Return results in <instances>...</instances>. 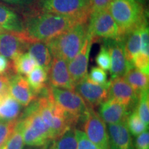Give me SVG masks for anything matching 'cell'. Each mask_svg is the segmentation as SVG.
Returning a JSON list of instances; mask_svg holds the SVG:
<instances>
[{"label":"cell","mask_w":149,"mask_h":149,"mask_svg":"<svg viewBox=\"0 0 149 149\" xmlns=\"http://www.w3.org/2000/svg\"><path fill=\"white\" fill-rule=\"evenodd\" d=\"M88 21L61 15L33 11L23 22L24 33L31 43L47 42L79 23Z\"/></svg>","instance_id":"obj_1"},{"label":"cell","mask_w":149,"mask_h":149,"mask_svg":"<svg viewBox=\"0 0 149 149\" xmlns=\"http://www.w3.org/2000/svg\"><path fill=\"white\" fill-rule=\"evenodd\" d=\"M39 95L35 100L37 110L49 128L53 140L58 138L68 130L74 128L78 122L55 103L48 86Z\"/></svg>","instance_id":"obj_2"},{"label":"cell","mask_w":149,"mask_h":149,"mask_svg":"<svg viewBox=\"0 0 149 149\" xmlns=\"http://www.w3.org/2000/svg\"><path fill=\"white\" fill-rule=\"evenodd\" d=\"M108 10L118 27L120 40L147 22L146 12L137 0H112Z\"/></svg>","instance_id":"obj_3"},{"label":"cell","mask_w":149,"mask_h":149,"mask_svg":"<svg viewBox=\"0 0 149 149\" xmlns=\"http://www.w3.org/2000/svg\"><path fill=\"white\" fill-rule=\"evenodd\" d=\"M88 22L79 23L46 42L53 57L69 62L82 48L88 33Z\"/></svg>","instance_id":"obj_4"},{"label":"cell","mask_w":149,"mask_h":149,"mask_svg":"<svg viewBox=\"0 0 149 149\" xmlns=\"http://www.w3.org/2000/svg\"><path fill=\"white\" fill-rule=\"evenodd\" d=\"M20 117L23 127L24 142L29 146H42L53 141L49 128L43 121L34 101L28 106Z\"/></svg>","instance_id":"obj_5"},{"label":"cell","mask_w":149,"mask_h":149,"mask_svg":"<svg viewBox=\"0 0 149 149\" xmlns=\"http://www.w3.org/2000/svg\"><path fill=\"white\" fill-rule=\"evenodd\" d=\"M38 11L51 13L88 21L91 0H37Z\"/></svg>","instance_id":"obj_6"},{"label":"cell","mask_w":149,"mask_h":149,"mask_svg":"<svg viewBox=\"0 0 149 149\" xmlns=\"http://www.w3.org/2000/svg\"><path fill=\"white\" fill-rule=\"evenodd\" d=\"M48 89L53 100L61 109L77 122L81 120L88 107L77 92L51 86H48Z\"/></svg>","instance_id":"obj_7"},{"label":"cell","mask_w":149,"mask_h":149,"mask_svg":"<svg viewBox=\"0 0 149 149\" xmlns=\"http://www.w3.org/2000/svg\"><path fill=\"white\" fill-rule=\"evenodd\" d=\"M88 33L93 42L97 40L120 39L119 30L108 8L91 14L88 19Z\"/></svg>","instance_id":"obj_8"},{"label":"cell","mask_w":149,"mask_h":149,"mask_svg":"<svg viewBox=\"0 0 149 149\" xmlns=\"http://www.w3.org/2000/svg\"><path fill=\"white\" fill-rule=\"evenodd\" d=\"M81 120L87 137L99 149H111L109 135L106 123L94 109L88 107Z\"/></svg>","instance_id":"obj_9"},{"label":"cell","mask_w":149,"mask_h":149,"mask_svg":"<svg viewBox=\"0 0 149 149\" xmlns=\"http://www.w3.org/2000/svg\"><path fill=\"white\" fill-rule=\"evenodd\" d=\"M109 84L100 85L93 82L88 75L74 86L77 92L88 107L95 109L109 98Z\"/></svg>","instance_id":"obj_10"},{"label":"cell","mask_w":149,"mask_h":149,"mask_svg":"<svg viewBox=\"0 0 149 149\" xmlns=\"http://www.w3.org/2000/svg\"><path fill=\"white\" fill-rule=\"evenodd\" d=\"M31 43L24 32L4 31L0 34V54L11 61L27 51Z\"/></svg>","instance_id":"obj_11"},{"label":"cell","mask_w":149,"mask_h":149,"mask_svg":"<svg viewBox=\"0 0 149 149\" xmlns=\"http://www.w3.org/2000/svg\"><path fill=\"white\" fill-rule=\"evenodd\" d=\"M93 40L87 33L82 48L79 53L68 62V68L74 86L81 81L88 75V66Z\"/></svg>","instance_id":"obj_12"},{"label":"cell","mask_w":149,"mask_h":149,"mask_svg":"<svg viewBox=\"0 0 149 149\" xmlns=\"http://www.w3.org/2000/svg\"><path fill=\"white\" fill-rule=\"evenodd\" d=\"M109 97L124 104L130 112L135 109L138 101V95L123 77L113 78L109 81Z\"/></svg>","instance_id":"obj_13"},{"label":"cell","mask_w":149,"mask_h":149,"mask_svg":"<svg viewBox=\"0 0 149 149\" xmlns=\"http://www.w3.org/2000/svg\"><path fill=\"white\" fill-rule=\"evenodd\" d=\"M104 44L108 48L111 57V79L123 77L130 68L133 67L128 64L125 57L123 40H104Z\"/></svg>","instance_id":"obj_14"},{"label":"cell","mask_w":149,"mask_h":149,"mask_svg":"<svg viewBox=\"0 0 149 149\" xmlns=\"http://www.w3.org/2000/svg\"><path fill=\"white\" fill-rule=\"evenodd\" d=\"M67 63L64 59L53 57L48 70L49 86L55 88L74 91V86L68 71Z\"/></svg>","instance_id":"obj_15"},{"label":"cell","mask_w":149,"mask_h":149,"mask_svg":"<svg viewBox=\"0 0 149 149\" xmlns=\"http://www.w3.org/2000/svg\"><path fill=\"white\" fill-rule=\"evenodd\" d=\"M9 93L22 107H28L37 97L30 87L26 78L23 75L14 74L9 78Z\"/></svg>","instance_id":"obj_16"},{"label":"cell","mask_w":149,"mask_h":149,"mask_svg":"<svg viewBox=\"0 0 149 149\" xmlns=\"http://www.w3.org/2000/svg\"><path fill=\"white\" fill-rule=\"evenodd\" d=\"M100 116L105 123L109 124L126 123L130 111L124 104L113 98H108L100 106Z\"/></svg>","instance_id":"obj_17"},{"label":"cell","mask_w":149,"mask_h":149,"mask_svg":"<svg viewBox=\"0 0 149 149\" xmlns=\"http://www.w3.org/2000/svg\"><path fill=\"white\" fill-rule=\"evenodd\" d=\"M111 149H135L126 123L109 124Z\"/></svg>","instance_id":"obj_18"},{"label":"cell","mask_w":149,"mask_h":149,"mask_svg":"<svg viewBox=\"0 0 149 149\" xmlns=\"http://www.w3.org/2000/svg\"><path fill=\"white\" fill-rule=\"evenodd\" d=\"M22 107L9 92L0 93V121L17 120L21 113Z\"/></svg>","instance_id":"obj_19"},{"label":"cell","mask_w":149,"mask_h":149,"mask_svg":"<svg viewBox=\"0 0 149 149\" xmlns=\"http://www.w3.org/2000/svg\"><path fill=\"white\" fill-rule=\"evenodd\" d=\"M0 28L6 31L24 32L23 21L12 9L0 3Z\"/></svg>","instance_id":"obj_20"},{"label":"cell","mask_w":149,"mask_h":149,"mask_svg":"<svg viewBox=\"0 0 149 149\" xmlns=\"http://www.w3.org/2000/svg\"><path fill=\"white\" fill-rule=\"evenodd\" d=\"M141 26L133 29L122 39L126 59L128 64L132 66H133V61L134 57L140 51Z\"/></svg>","instance_id":"obj_21"},{"label":"cell","mask_w":149,"mask_h":149,"mask_svg":"<svg viewBox=\"0 0 149 149\" xmlns=\"http://www.w3.org/2000/svg\"><path fill=\"white\" fill-rule=\"evenodd\" d=\"M27 51L36 61L37 66L42 67L48 72L52 61V55L46 43L42 42L30 43Z\"/></svg>","instance_id":"obj_22"},{"label":"cell","mask_w":149,"mask_h":149,"mask_svg":"<svg viewBox=\"0 0 149 149\" xmlns=\"http://www.w3.org/2000/svg\"><path fill=\"white\" fill-rule=\"evenodd\" d=\"M123 77L137 95L142 91L148 90V75L143 73L135 67L133 66L130 68Z\"/></svg>","instance_id":"obj_23"},{"label":"cell","mask_w":149,"mask_h":149,"mask_svg":"<svg viewBox=\"0 0 149 149\" xmlns=\"http://www.w3.org/2000/svg\"><path fill=\"white\" fill-rule=\"evenodd\" d=\"M26 79L33 92L37 97L48 86V72L41 66L35 67L28 74Z\"/></svg>","instance_id":"obj_24"},{"label":"cell","mask_w":149,"mask_h":149,"mask_svg":"<svg viewBox=\"0 0 149 149\" xmlns=\"http://www.w3.org/2000/svg\"><path fill=\"white\" fill-rule=\"evenodd\" d=\"M11 61L15 73L23 76H27L35 67L37 66L36 61L28 52L21 54L13 61Z\"/></svg>","instance_id":"obj_25"},{"label":"cell","mask_w":149,"mask_h":149,"mask_svg":"<svg viewBox=\"0 0 149 149\" xmlns=\"http://www.w3.org/2000/svg\"><path fill=\"white\" fill-rule=\"evenodd\" d=\"M47 144L43 149H77L75 128H70L58 138L53 140V144L50 146H47Z\"/></svg>","instance_id":"obj_26"},{"label":"cell","mask_w":149,"mask_h":149,"mask_svg":"<svg viewBox=\"0 0 149 149\" xmlns=\"http://www.w3.org/2000/svg\"><path fill=\"white\" fill-rule=\"evenodd\" d=\"M126 124L130 133L134 136L139 135L143 132L148 130V126H147L139 117L136 109L130 112L128 115Z\"/></svg>","instance_id":"obj_27"},{"label":"cell","mask_w":149,"mask_h":149,"mask_svg":"<svg viewBox=\"0 0 149 149\" xmlns=\"http://www.w3.org/2000/svg\"><path fill=\"white\" fill-rule=\"evenodd\" d=\"M139 117L147 126L149 124V94L148 90L141 92L138 95V101L135 107Z\"/></svg>","instance_id":"obj_28"},{"label":"cell","mask_w":149,"mask_h":149,"mask_svg":"<svg viewBox=\"0 0 149 149\" xmlns=\"http://www.w3.org/2000/svg\"><path fill=\"white\" fill-rule=\"evenodd\" d=\"M24 143L22 122L19 118L13 133L6 144V149H23Z\"/></svg>","instance_id":"obj_29"},{"label":"cell","mask_w":149,"mask_h":149,"mask_svg":"<svg viewBox=\"0 0 149 149\" xmlns=\"http://www.w3.org/2000/svg\"><path fill=\"white\" fill-rule=\"evenodd\" d=\"M18 119L12 121H0V148L6 144L13 133Z\"/></svg>","instance_id":"obj_30"},{"label":"cell","mask_w":149,"mask_h":149,"mask_svg":"<svg viewBox=\"0 0 149 149\" xmlns=\"http://www.w3.org/2000/svg\"><path fill=\"white\" fill-rule=\"evenodd\" d=\"M95 62L99 68L104 70L110 69L111 66V57H110L109 51L107 46L103 44L100 48V51L95 57Z\"/></svg>","instance_id":"obj_31"},{"label":"cell","mask_w":149,"mask_h":149,"mask_svg":"<svg viewBox=\"0 0 149 149\" xmlns=\"http://www.w3.org/2000/svg\"><path fill=\"white\" fill-rule=\"evenodd\" d=\"M88 77L93 82L100 85H106L109 84V81L107 79V73L105 70L96 66H93L91 68Z\"/></svg>","instance_id":"obj_32"},{"label":"cell","mask_w":149,"mask_h":149,"mask_svg":"<svg viewBox=\"0 0 149 149\" xmlns=\"http://www.w3.org/2000/svg\"><path fill=\"white\" fill-rule=\"evenodd\" d=\"M133 66L141 70L143 73L149 74V56L139 53L134 57L133 61Z\"/></svg>","instance_id":"obj_33"},{"label":"cell","mask_w":149,"mask_h":149,"mask_svg":"<svg viewBox=\"0 0 149 149\" xmlns=\"http://www.w3.org/2000/svg\"><path fill=\"white\" fill-rule=\"evenodd\" d=\"M77 139V149H99L95 144H93L86 134L80 130L75 129Z\"/></svg>","instance_id":"obj_34"},{"label":"cell","mask_w":149,"mask_h":149,"mask_svg":"<svg viewBox=\"0 0 149 149\" xmlns=\"http://www.w3.org/2000/svg\"><path fill=\"white\" fill-rule=\"evenodd\" d=\"M141 47L140 53L149 56V31L148 24L145 23L141 26Z\"/></svg>","instance_id":"obj_35"},{"label":"cell","mask_w":149,"mask_h":149,"mask_svg":"<svg viewBox=\"0 0 149 149\" xmlns=\"http://www.w3.org/2000/svg\"><path fill=\"white\" fill-rule=\"evenodd\" d=\"M15 74L13 67L12 61L0 54V74H6L11 76Z\"/></svg>","instance_id":"obj_36"},{"label":"cell","mask_w":149,"mask_h":149,"mask_svg":"<svg viewBox=\"0 0 149 149\" xmlns=\"http://www.w3.org/2000/svg\"><path fill=\"white\" fill-rule=\"evenodd\" d=\"M134 146L135 149H149V133L148 130L137 136Z\"/></svg>","instance_id":"obj_37"},{"label":"cell","mask_w":149,"mask_h":149,"mask_svg":"<svg viewBox=\"0 0 149 149\" xmlns=\"http://www.w3.org/2000/svg\"><path fill=\"white\" fill-rule=\"evenodd\" d=\"M112 0H91V15L107 9Z\"/></svg>","instance_id":"obj_38"},{"label":"cell","mask_w":149,"mask_h":149,"mask_svg":"<svg viewBox=\"0 0 149 149\" xmlns=\"http://www.w3.org/2000/svg\"><path fill=\"white\" fill-rule=\"evenodd\" d=\"M10 76L0 74V93L9 92V78Z\"/></svg>","instance_id":"obj_39"},{"label":"cell","mask_w":149,"mask_h":149,"mask_svg":"<svg viewBox=\"0 0 149 149\" xmlns=\"http://www.w3.org/2000/svg\"><path fill=\"white\" fill-rule=\"evenodd\" d=\"M0 1L9 3V4L17 6H27L33 4L37 0H0Z\"/></svg>","instance_id":"obj_40"},{"label":"cell","mask_w":149,"mask_h":149,"mask_svg":"<svg viewBox=\"0 0 149 149\" xmlns=\"http://www.w3.org/2000/svg\"><path fill=\"white\" fill-rule=\"evenodd\" d=\"M4 31H4V30L1 29V28H0V34H1V33H2L3 32H4Z\"/></svg>","instance_id":"obj_41"},{"label":"cell","mask_w":149,"mask_h":149,"mask_svg":"<svg viewBox=\"0 0 149 149\" xmlns=\"http://www.w3.org/2000/svg\"><path fill=\"white\" fill-rule=\"evenodd\" d=\"M0 149H6V144L3 145V146H1V148H0Z\"/></svg>","instance_id":"obj_42"},{"label":"cell","mask_w":149,"mask_h":149,"mask_svg":"<svg viewBox=\"0 0 149 149\" xmlns=\"http://www.w3.org/2000/svg\"><path fill=\"white\" fill-rule=\"evenodd\" d=\"M137 1H139V2H140V3H141V0H137Z\"/></svg>","instance_id":"obj_43"}]
</instances>
